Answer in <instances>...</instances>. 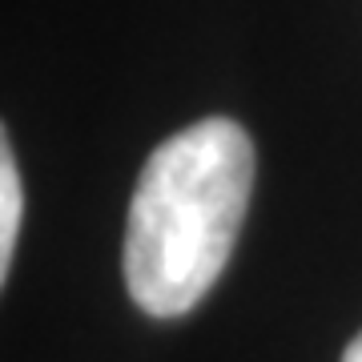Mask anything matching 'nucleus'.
Wrapping results in <instances>:
<instances>
[{
    "instance_id": "1",
    "label": "nucleus",
    "mask_w": 362,
    "mask_h": 362,
    "mask_svg": "<svg viewBox=\"0 0 362 362\" xmlns=\"http://www.w3.org/2000/svg\"><path fill=\"white\" fill-rule=\"evenodd\" d=\"M254 189V141L230 117L173 133L145 161L125 226V286L153 318H181L214 290Z\"/></svg>"
},
{
    "instance_id": "2",
    "label": "nucleus",
    "mask_w": 362,
    "mask_h": 362,
    "mask_svg": "<svg viewBox=\"0 0 362 362\" xmlns=\"http://www.w3.org/2000/svg\"><path fill=\"white\" fill-rule=\"evenodd\" d=\"M21 209H25V197H21V173H16L13 149L8 141L0 145V278H8V266H13V246H16V230H21Z\"/></svg>"
},
{
    "instance_id": "3",
    "label": "nucleus",
    "mask_w": 362,
    "mask_h": 362,
    "mask_svg": "<svg viewBox=\"0 0 362 362\" xmlns=\"http://www.w3.org/2000/svg\"><path fill=\"white\" fill-rule=\"evenodd\" d=\"M342 362H362V334H358V338H354V342L346 346V354H342Z\"/></svg>"
}]
</instances>
